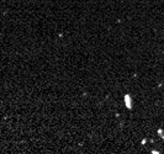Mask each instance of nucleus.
Returning a JSON list of instances; mask_svg holds the SVG:
<instances>
[{"mask_svg":"<svg viewBox=\"0 0 164 154\" xmlns=\"http://www.w3.org/2000/svg\"><path fill=\"white\" fill-rule=\"evenodd\" d=\"M125 101H126V106L128 107V109H131V97H130V95H126L125 96Z\"/></svg>","mask_w":164,"mask_h":154,"instance_id":"f257e3e1","label":"nucleus"}]
</instances>
